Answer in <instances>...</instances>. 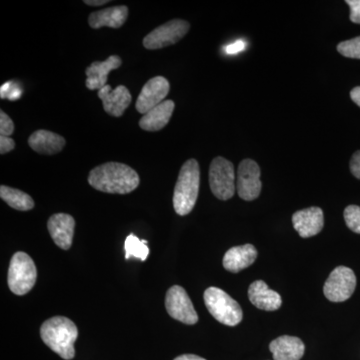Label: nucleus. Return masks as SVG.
<instances>
[{
  "mask_svg": "<svg viewBox=\"0 0 360 360\" xmlns=\"http://www.w3.org/2000/svg\"><path fill=\"white\" fill-rule=\"evenodd\" d=\"M90 186L106 193L127 194L139 186V174L129 165L108 162L94 168L89 176Z\"/></svg>",
  "mask_w": 360,
  "mask_h": 360,
  "instance_id": "obj_1",
  "label": "nucleus"
},
{
  "mask_svg": "<svg viewBox=\"0 0 360 360\" xmlns=\"http://www.w3.org/2000/svg\"><path fill=\"white\" fill-rule=\"evenodd\" d=\"M40 336L45 345L63 359L70 360L75 357L78 329L75 322L68 317L54 316L44 322Z\"/></svg>",
  "mask_w": 360,
  "mask_h": 360,
  "instance_id": "obj_2",
  "label": "nucleus"
},
{
  "mask_svg": "<svg viewBox=\"0 0 360 360\" xmlns=\"http://www.w3.org/2000/svg\"><path fill=\"white\" fill-rule=\"evenodd\" d=\"M200 169L195 160H187L180 169L175 184L174 206L175 212L181 217L193 210L200 191Z\"/></svg>",
  "mask_w": 360,
  "mask_h": 360,
  "instance_id": "obj_3",
  "label": "nucleus"
},
{
  "mask_svg": "<svg viewBox=\"0 0 360 360\" xmlns=\"http://www.w3.org/2000/svg\"><path fill=\"white\" fill-rule=\"evenodd\" d=\"M205 303L210 314L224 326H236L243 321L240 305L220 288H207L205 292Z\"/></svg>",
  "mask_w": 360,
  "mask_h": 360,
  "instance_id": "obj_4",
  "label": "nucleus"
},
{
  "mask_svg": "<svg viewBox=\"0 0 360 360\" xmlns=\"http://www.w3.org/2000/svg\"><path fill=\"white\" fill-rule=\"evenodd\" d=\"M37 266L30 255L20 251L11 257L7 283L14 295H25L30 292L37 283Z\"/></svg>",
  "mask_w": 360,
  "mask_h": 360,
  "instance_id": "obj_5",
  "label": "nucleus"
},
{
  "mask_svg": "<svg viewBox=\"0 0 360 360\" xmlns=\"http://www.w3.org/2000/svg\"><path fill=\"white\" fill-rule=\"evenodd\" d=\"M210 189L220 200H231L236 193V170L233 165L219 156L212 160L210 168Z\"/></svg>",
  "mask_w": 360,
  "mask_h": 360,
  "instance_id": "obj_6",
  "label": "nucleus"
},
{
  "mask_svg": "<svg viewBox=\"0 0 360 360\" xmlns=\"http://www.w3.org/2000/svg\"><path fill=\"white\" fill-rule=\"evenodd\" d=\"M356 288V277L352 269L338 266L331 272L324 283L326 297L333 302H343L352 297Z\"/></svg>",
  "mask_w": 360,
  "mask_h": 360,
  "instance_id": "obj_7",
  "label": "nucleus"
},
{
  "mask_svg": "<svg viewBox=\"0 0 360 360\" xmlns=\"http://www.w3.org/2000/svg\"><path fill=\"white\" fill-rule=\"evenodd\" d=\"M189 23L186 20H174L158 26L143 39L146 49H160L177 44L189 32Z\"/></svg>",
  "mask_w": 360,
  "mask_h": 360,
  "instance_id": "obj_8",
  "label": "nucleus"
},
{
  "mask_svg": "<svg viewBox=\"0 0 360 360\" xmlns=\"http://www.w3.org/2000/svg\"><path fill=\"white\" fill-rule=\"evenodd\" d=\"M165 307L172 319L182 323L193 326L198 321V315L186 290L181 286L174 285L168 290L165 297Z\"/></svg>",
  "mask_w": 360,
  "mask_h": 360,
  "instance_id": "obj_9",
  "label": "nucleus"
},
{
  "mask_svg": "<svg viewBox=\"0 0 360 360\" xmlns=\"http://www.w3.org/2000/svg\"><path fill=\"white\" fill-rule=\"evenodd\" d=\"M262 186L260 168L257 163L252 160L241 161L236 180L239 198L246 201L257 200L262 193Z\"/></svg>",
  "mask_w": 360,
  "mask_h": 360,
  "instance_id": "obj_10",
  "label": "nucleus"
},
{
  "mask_svg": "<svg viewBox=\"0 0 360 360\" xmlns=\"http://www.w3.org/2000/svg\"><path fill=\"white\" fill-rule=\"evenodd\" d=\"M169 89L170 85L167 78L163 77L151 78L142 87L135 108L139 113L146 115L149 110L165 101Z\"/></svg>",
  "mask_w": 360,
  "mask_h": 360,
  "instance_id": "obj_11",
  "label": "nucleus"
},
{
  "mask_svg": "<svg viewBox=\"0 0 360 360\" xmlns=\"http://www.w3.org/2000/svg\"><path fill=\"white\" fill-rule=\"evenodd\" d=\"M47 229L56 245L61 250H68L72 245L75 220L66 213H56L47 222Z\"/></svg>",
  "mask_w": 360,
  "mask_h": 360,
  "instance_id": "obj_12",
  "label": "nucleus"
},
{
  "mask_svg": "<svg viewBox=\"0 0 360 360\" xmlns=\"http://www.w3.org/2000/svg\"><path fill=\"white\" fill-rule=\"evenodd\" d=\"M292 224L302 238H312L323 229V212L316 206L296 212L292 217Z\"/></svg>",
  "mask_w": 360,
  "mask_h": 360,
  "instance_id": "obj_13",
  "label": "nucleus"
},
{
  "mask_svg": "<svg viewBox=\"0 0 360 360\" xmlns=\"http://www.w3.org/2000/svg\"><path fill=\"white\" fill-rule=\"evenodd\" d=\"M98 97L103 101L105 112L115 117H120L131 103V94L124 85H120L115 89L105 85L98 90Z\"/></svg>",
  "mask_w": 360,
  "mask_h": 360,
  "instance_id": "obj_14",
  "label": "nucleus"
},
{
  "mask_svg": "<svg viewBox=\"0 0 360 360\" xmlns=\"http://www.w3.org/2000/svg\"><path fill=\"white\" fill-rule=\"evenodd\" d=\"M122 60L120 56H111L104 61H96L85 70L86 73L87 89L90 90H101L108 85V75L111 70H117L122 65Z\"/></svg>",
  "mask_w": 360,
  "mask_h": 360,
  "instance_id": "obj_15",
  "label": "nucleus"
},
{
  "mask_svg": "<svg viewBox=\"0 0 360 360\" xmlns=\"http://www.w3.org/2000/svg\"><path fill=\"white\" fill-rule=\"evenodd\" d=\"M248 297L255 307L266 311H274L283 304L281 296L276 291L270 290L262 281L251 283L248 290Z\"/></svg>",
  "mask_w": 360,
  "mask_h": 360,
  "instance_id": "obj_16",
  "label": "nucleus"
},
{
  "mask_svg": "<svg viewBox=\"0 0 360 360\" xmlns=\"http://www.w3.org/2000/svg\"><path fill=\"white\" fill-rule=\"evenodd\" d=\"M274 360H300L304 354V343L295 336L283 335L269 345Z\"/></svg>",
  "mask_w": 360,
  "mask_h": 360,
  "instance_id": "obj_17",
  "label": "nucleus"
},
{
  "mask_svg": "<svg viewBox=\"0 0 360 360\" xmlns=\"http://www.w3.org/2000/svg\"><path fill=\"white\" fill-rule=\"evenodd\" d=\"M28 144L40 155H52L63 150L65 146V139L61 135L41 129L30 135Z\"/></svg>",
  "mask_w": 360,
  "mask_h": 360,
  "instance_id": "obj_18",
  "label": "nucleus"
},
{
  "mask_svg": "<svg viewBox=\"0 0 360 360\" xmlns=\"http://www.w3.org/2000/svg\"><path fill=\"white\" fill-rule=\"evenodd\" d=\"M257 257V251L252 245L236 246L225 253L224 267L227 271L238 274L253 264Z\"/></svg>",
  "mask_w": 360,
  "mask_h": 360,
  "instance_id": "obj_19",
  "label": "nucleus"
},
{
  "mask_svg": "<svg viewBox=\"0 0 360 360\" xmlns=\"http://www.w3.org/2000/svg\"><path fill=\"white\" fill-rule=\"evenodd\" d=\"M127 16H129L127 6H113L90 14L89 23L90 27L94 28V30H99L103 26L120 28L124 25Z\"/></svg>",
  "mask_w": 360,
  "mask_h": 360,
  "instance_id": "obj_20",
  "label": "nucleus"
},
{
  "mask_svg": "<svg viewBox=\"0 0 360 360\" xmlns=\"http://www.w3.org/2000/svg\"><path fill=\"white\" fill-rule=\"evenodd\" d=\"M175 104L172 101H165L142 116L139 127L146 131H158L165 129L174 113Z\"/></svg>",
  "mask_w": 360,
  "mask_h": 360,
  "instance_id": "obj_21",
  "label": "nucleus"
},
{
  "mask_svg": "<svg viewBox=\"0 0 360 360\" xmlns=\"http://www.w3.org/2000/svg\"><path fill=\"white\" fill-rule=\"evenodd\" d=\"M0 198L16 210L27 212L34 207V201L27 193L6 186L0 187Z\"/></svg>",
  "mask_w": 360,
  "mask_h": 360,
  "instance_id": "obj_22",
  "label": "nucleus"
},
{
  "mask_svg": "<svg viewBox=\"0 0 360 360\" xmlns=\"http://www.w3.org/2000/svg\"><path fill=\"white\" fill-rule=\"evenodd\" d=\"M125 258L129 259L130 257L137 258L142 262H146L149 255V248L148 240L143 239L141 240L134 234H129L125 239L124 243Z\"/></svg>",
  "mask_w": 360,
  "mask_h": 360,
  "instance_id": "obj_23",
  "label": "nucleus"
},
{
  "mask_svg": "<svg viewBox=\"0 0 360 360\" xmlns=\"http://www.w3.org/2000/svg\"><path fill=\"white\" fill-rule=\"evenodd\" d=\"M338 51L345 58L360 59V37L340 42Z\"/></svg>",
  "mask_w": 360,
  "mask_h": 360,
  "instance_id": "obj_24",
  "label": "nucleus"
},
{
  "mask_svg": "<svg viewBox=\"0 0 360 360\" xmlns=\"http://www.w3.org/2000/svg\"><path fill=\"white\" fill-rule=\"evenodd\" d=\"M345 219L348 229L355 233L360 234V207L357 205H349L345 208Z\"/></svg>",
  "mask_w": 360,
  "mask_h": 360,
  "instance_id": "obj_25",
  "label": "nucleus"
},
{
  "mask_svg": "<svg viewBox=\"0 0 360 360\" xmlns=\"http://www.w3.org/2000/svg\"><path fill=\"white\" fill-rule=\"evenodd\" d=\"M21 94H22V92H21L20 87L13 82H6L0 89V96H1V98L9 99L11 101L20 99Z\"/></svg>",
  "mask_w": 360,
  "mask_h": 360,
  "instance_id": "obj_26",
  "label": "nucleus"
},
{
  "mask_svg": "<svg viewBox=\"0 0 360 360\" xmlns=\"http://www.w3.org/2000/svg\"><path fill=\"white\" fill-rule=\"evenodd\" d=\"M14 131L13 120L4 110L0 111V134L2 136H11Z\"/></svg>",
  "mask_w": 360,
  "mask_h": 360,
  "instance_id": "obj_27",
  "label": "nucleus"
},
{
  "mask_svg": "<svg viewBox=\"0 0 360 360\" xmlns=\"http://www.w3.org/2000/svg\"><path fill=\"white\" fill-rule=\"evenodd\" d=\"M345 2L350 7V20L360 25V0H347Z\"/></svg>",
  "mask_w": 360,
  "mask_h": 360,
  "instance_id": "obj_28",
  "label": "nucleus"
},
{
  "mask_svg": "<svg viewBox=\"0 0 360 360\" xmlns=\"http://www.w3.org/2000/svg\"><path fill=\"white\" fill-rule=\"evenodd\" d=\"M15 148V142L8 136H0V153L6 155L11 153Z\"/></svg>",
  "mask_w": 360,
  "mask_h": 360,
  "instance_id": "obj_29",
  "label": "nucleus"
},
{
  "mask_svg": "<svg viewBox=\"0 0 360 360\" xmlns=\"http://www.w3.org/2000/svg\"><path fill=\"white\" fill-rule=\"evenodd\" d=\"M350 170L356 179H360V150L356 151L352 155V160H350Z\"/></svg>",
  "mask_w": 360,
  "mask_h": 360,
  "instance_id": "obj_30",
  "label": "nucleus"
},
{
  "mask_svg": "<svg viewBox=\"0 0 360 360\" xmlns=\"http://www.w3.org/2000/svg\"><path fill=\"white\" fill-rule=\"evenodd\" d=\"M245 42L243 41V40H238V41L234 42V44L227 45L224 49V51L226 52L227 54H236L245 51Z\"/></svg>",
  "mask_w": 360,
  "mask_h": 360,
  "instance_id": "obj_31",
  "label": "nucleus"
},
{
  "mask_svg": "<svg viewBox=\"0 0 360 360\" xmlns=\"http://www.w3.org/2000/svg\"><path fill=\"white\" fill-rule=\"evenodd\" d=\"M350 97H352L354 103H356L360 108V86L355 87L350 91Z\"/></svg>",
  "mask_w": 360,
  "mask_h": 360,
  "instance_id": "obj_32",
  "label": "nucleus"
},
{
  "mask_svg": "<svg viewBox=\"0 0 360 360\" xmlns=\"http://www.w3.org/2000/svg\"><path fill=\"white\" fill-rule=\"evenodd\" d=\"M174 360H206L202 359V357L198 356V355L194 354H184L180 355V356L176 357Z\"/></svg>",
  "mask_w": 360,
  "mask_h": 360,
  "instance_id": "obj_33",
  "label": "nucleus"
},
{
  "mask_svg": "<svg viewBox=\"0 0 360 360\" xmlns=\"http://www.w3.org/2000/svg\"><path fill=\"white\" fill-rule=\"evenodd\" d=\"M108 2V0H85L84 4L89 6H101Z\"/></svg>",
  "mask_w": 360,
  "mask_h": 360,
  "instance_id": "obj_34",
  "label": "nucleus"
}]
</instances>
